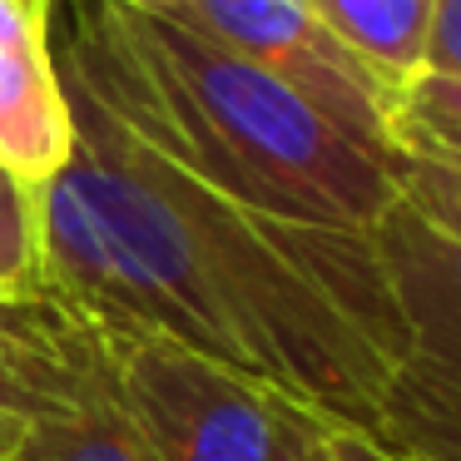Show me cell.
I'll use <instances>...</instances> for the list:
<instances>
[{
	"instance_id": "1",
	"label": "cell",
	"mask_w": 461,
	"mask_h": 461,
	"mask_svg": "<svg viewBox=\"0 0 461 461\" xmlns=\"http://www.w3.org/2000/svg\"><path fill=\"white\" fill-rule=\"evenodd\" d=\"M75 149L35 189L41 268L104 332L213 357L338 427H377L407 348L372 233L312 229L213 189L140 110L104 0H45Z\"/></svg>"
},
{
	"instance_id": "2",
	"label": "cell",
	"mask_w": 461,
	"mask_h": 461,
	"mask_svg": "<svg viewBox=\"0 0 461 461\" xmlns=\"http://www.w3.org/2000/svg\"><path fill=\"white\" fill-rule=\"evenodd\" d=\"M124 75L194 174L258 213L372 233L397 199L402 164L352 144L288 85L263 75L179 11L104 0Z\"/></svg>"
},
{
	"instance_id": "3",
	"label": "cell",
	"mask_w": 461,
	"mask_h": 461,
	"mask_svg": "<svg viewBox=\"0 0 461 461\" xmlns=\"http://www.w3.org/2000/svg\"><path fill=\"white\" fill-rule=\"evenodd\" d=\"M372 239L407 322L372 437L407 461H461V184L402 159Z\"/></svg>"
},
{
	"instance_id": "4",
	"label": "cell",
	"mask_w": 461,
	"mask_h": 461,
	"mask_svg": "<svg viewBox=\"0 0 461 461\" xmlns=\"http://www.w3.org/2000/svg\"><path fill=\"white\" fill-rule=\"evenodd\" d=\"M104 332V328H100ZM130 427L149 461H273L288 402L149 332H104Z\"/></svg>"
},
{
	"instance_id": "5",
	"label": "cell",
	"mask_w": 461,
	"mask_h": 461,
	"mask_svg": "<svg viewBox=\"0 0 461 461\" xmlns=\"http://www.w3.org/2000/svg\"><path fill=\"white\" fill-rule=\"evenodd\" d=\"M164 11L189 15L219 45L288 85L352 144L402 164L397 120L407 90H397L377 65L362 60L308 0H179Z\"/></svg>"
},
{
	"instance_id": "6",
	"label": "cell",
	"mask_w": 461,
	"mask_h": 461,
	"mask_svg": "<svg viewBox=\"0 0 461 461\" xmlns=\"http://www.w3.org/2000/svg\"><path fill=\"white\" fill-rule=\"evenodd\" d=\"M100 348L104 332L50 283L0 303V461L35 421L75 397Z\"/></svg>"
},
{
	"instance_id": "7",
	"label": "cell",
	"mask_w": 461,
	"mask_h": 461,
	"mask_svg": "<svg viewBox=\"0 0 461 461\" xmlns=\"http://www.w3.org/2000/svg\"><path fill=\"white\" fill-rule=\"evenodd\" d=\"M70 149L75 124L45 41V0H0V164L41 189Z\"/></svg>"
},
{
	"instance_id": "8",
	"label": "cell",
	"mask_w": 461,
	"mask_h": 461,
	"mask_svg": "<svg viewBox=\"0 0 461 461\" xmlns=\"http://www.w3.org/2000/svg\"><path fill=\"white\" fill-rule=\"evenodd\" d=\"M5 461H149L120 402L110 338L80 377L75 397L35 421Z\"/></svg>"
},
{
	"instance_id": "9",
	"label": "cell",
	"mask_w": 461,
	"mask_h": 461,
	"mask_svg": "<svg viewBox=\"0 0 461 461\" xmlns=\"http://www.w3.org/2000/svg\"><path fill=\"white\" fill-rule=\"evenodd\" d=\"M308 5L397 90L417 80L431 0H308Z\"/></svg>"
},
{
	"instance_id": "10",
	"label": "cell",
	"mask_w": 461,
	"mask_h": 461,
	"mask_svg": "<svg viewBox=\"0 0 461 461\" xmlns=\"http://www.w3.org/2000/svg\"><path fill=\"white\" fill-rule=\"evenodd\" d=\"M0 278L11 293H41L45 268H41V219H35V189L21 184L0 164Z\"/></svg>"
},
{
	"instance_id": "11",
	"label": "cell",
	"mask_w": 461,
	"mask_h": 461,
	"mask_svg": "<svg viewBox=\"0 0 461 461\" xmlns=\"http://www.w3.org/2000/svg\"><path fill=\"white\" fill-rule=\"evenodd\" d=\"M397 149H402V159H421V164H431V169H441L447 179L461 184V124L456 120L417 114V110H407V104H402Z\"/></svg>"
},
{
	"instance_id": "12",
	"label": "cell",
	"mask_w": 461,
	"mask_h": 461,
	"mask_svg": "<svg viewBox=\"0 0 461 461\" xmlns=\"http://www.w3.org/2000/svg\"><path fill=\"white\" fill-rule=\"evenodd\" d=\"M417 75H456L461 80V0H431Z\"/></svg>"
},
{
	"instance_id": "13",
	"label": "cell",
	"mask_w": 461,
	"mask_h": 461,
	"mask_svg": "<svg viewBox=\"0 0 461 461\" xmlns=\"http://www.w3.org/2000/svg\"><path fill=\"white\" fill-rule=\"evenodd\" d=\"M322 461H407L402 451H392L387 441H377L362 427H338V421H322Z\"/></svg>"
},
{
	"instance_id": "14",
	"label": "cell",
	"mask_w": 461,
	"mask_h": 461,
	"mask_svg": "<svg viewBox=\"0 0 461 461\" xmlns=\"http://www.w3.org/2000/svg\"><path fill=\"white\" fill-rule=\"evenodd\" d=\"M407 110L417 114H437V120H456L461 124V80L456 75H417L407 85Z\"/></svg>"
},
{
	"instance_id": "15",
	"label": "cell",
	"mask_w": 461,
	"mask_h": 461,
	"mask_svg": "<svg viewBox=\"0 0 461 461\" xmlns=\"http://www.w3.org/2000/svg\"><path fill=\"white\" fill-rule=\"evenodd\" d=\"M322 417H312V411L303 407H288V421H283V447L273 461H322Z\"/></svg>"
},
{
	"instance_id": "16",
	"label": "cell",
	"mask_w": 461,
	"mask_h": 461,
	"mask_svg": "<svg viewBox=\"0 0 461 461\" xmlns=\"http://www.w3.org/2000/svg\"><path fill=\"white\" fill-rule=\"evenodd\" d=\"M120 5H140V11H164V5H179V0H120Z\"/></svg>"
},
{
	"instance_id": "17",
	"label": "cell",
	"mask_w": 461,
	"mask_h": 461,
	"mask_svg": "<svg viewBox=\"0 0 461 461\" xmlns=\"http://www.w3.org/2000/svg\"><path fill=\"white\" fill-rule=\"evenodd\" d=\"M5 298H21V293H11V283L0 278V303H5Z\"/></svg>"
}]
</instances>
